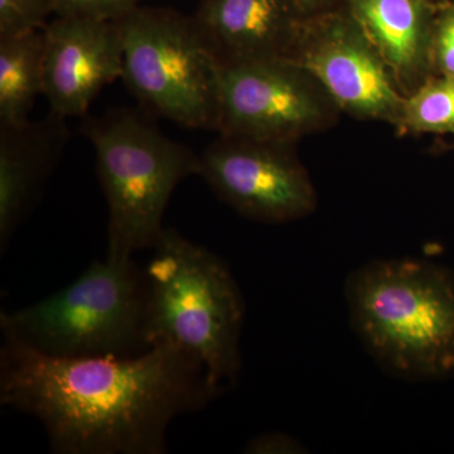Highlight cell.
<instances>
[{
    "instance_id": "6da1fadb",
    "label": "cell",
    "mask_w": 454,
    "mask_h": 454,
    "mask_svg": "<svg viewBox=\"0 0 454 454\" xmlns=\"http://www.w3.org/2000/svg\"><path fill=\"white\" fill-rule=\"evenodd\" d=\"M221 391L170 343L127 357H56L3 333L0 403L37 418L53 453H166L173 419Z\"/></svg>"
},
{
    "instance_id": "7a4b0ae2",
    "label": "cell",
    "mask_w": 454,
    "mask_h": 454,
    "mask_svg": "<svg viewBox=\"0 0 454 454\" xmlns=\"http://www.w3.org/2000/svg\"><path fill=\"white\" fill-rule=\"evenodd\" d=\"M351 325L385 372L409 381L454 373V273L426 260H376L346 283Z\"/></svg>"
},
{
    "instance_id": "3957f363",
    "label": "cell",
    "mask_w": 454,
    "mask_h": 454,
    "mask_svg": "<svg viewBox=\"0 0 454 454\" xmlns=\"http://www.w3.org/2000/svg\"><path fill=\"white\" fill-rule=\"evenodd\" d=\"M146 267L145 343H170L197 358L217 389L240 370L245 304L225 262L164 229Z\"/></svg>"
},
{
    "instance_id": "277c9868",
    "label": "cell",
    "mask_w": 454,
    "mask_h": 454,
    "mask_svg": "<svg viewBox=\"0 0 454 454\" xmlns=\"http://www.w3.org/2000/svg\"><path fill=\"white\" fill-rule=\"evenodd\" d=\"M85 136L109 208L106 258L125 262L153 249L166 229L164 212L176 188L199 176L200 155L131 110L90 119Z\"/></svg>"
},
{
    "instance_id": "5b68a950",
    "label": "cell",
    "mask_w": 454,
    "mask_h": 454,
    "mask_svg": "<svg viewBox=\"0 0 454 454\" xmlns=\"http://www.w3.org/2000/svg\"><path fill=\"white\" fill-rule=\"evenodd\" d=\"M146 278L133 259L95 260L46 300L2 312L0 328L56 357H127L145 348Z\"/></svg>"
},
{
    "instance_id": "8992f818",
    "label": "cell",
    "mask_w": 454,
    "mask_h": 454,
    "mask_svg": "<svg viewBox=\"0 0 454 454\" xmlns=\"http://www.w3.org/2000/svg\"><path fill=\"white\" fill-rule=\"evenodd\" d=\"M121 79L140 103L187 128H217L221 61L195 18L138 7L121 20Z\"/></svg>"
},
{
    "instance_id": "52a82bcc",
    "label": "cell",
    "mask_w": 454,
    "mask_h": 454,
    "mask_svg": "<svg viewBox=\"0 0 454 454\" xmlns=\"http://www.w3.org/2000/svg\"><path fill=\"white\" fill-rule=\"evenodd\" d=\"M284 59L303 68L351 115L400 125L405 98L348 9L301 18Z\"/></svg>"
},
{
    "instance_id": "ba28073f",
    "label": "cell",
    "mask_w": 454,
    "mask_h": 454,
    "mask_svg": "<svg viewBox=\"0 0 454 454\" xmlns=\"http://www.w3.org/2000/svg\"><path fill=\"white\" fill-rule=\"evenodd\" d=\"M325 97L309 73L286 59L223 64L216 129L223 136L288 145L325 124Z\"/></svg>"
},
{
    "instance_id": "9c48e42d",
    "label": "cell",
    "mask_w": 454,
    "mask_h": 454,
    "mask_svg": "<svg viewBox=\"0 0 454 454\" xmlns=\"http://www.w3.org/2000/svg\"><path fill=\"white\" fill-rule=\"evenodd\" d=\"M286 143L223 136L200 154L199 176L249 219L283 223L309 216L317 196Z\"/></svg>"
},
{
    "instance_id": "30bf717a",
    "label": "cell",
    "mask_w": 454,
    "mask_h": 454,
    "mask_svg": "<svg viewBox=\"0 0 454 454\" xmlns=\"http://www.w3.org/2000/svg\"><path fill=\"white\" fill-rule=\"evenodd\" d=\"M43 40V97L59 118L85 115L101 90L121 77L118 20L56 16Z\"/></svg>"
},
{
    "instance_id": "8fae6325",
    "label": "cell",
    "mask_w": 454,
    "mask_h": 454,
    "mask_svg": "<svg viewBox=\"0 0 454 454\" xmlns=\"http://www.w3.org/2000/svg\"><path fill=\"white\" fill-rule=\"evenodd\" d=\"M193 18L230 64L286 59L303 16L293 0H202Z\"/></svg>"
},
{
    "instance_id": "7c38bea8",
    "label": "cell",
    "mask_w": 454,
    "mask_h": 454,
    "mask_svg": "<svg viewBox=\"0 0 454 454\" xmlns=\"http://www.w3.org/2000/svg\"><path fill=\"white\" fill-rule=\"evenodd\" d=\"M65 119L51 114L46 121L23 127H0V249L37 202L46 179L67 139Z\"/></svg>"
},
{
    "instance_id": "4fadbf2b",
    "label": "cell",
    "mask_w": 454,
    "mask_h": 454,
    "mask_svg": "<svg viewBox=\"0 0 454 454\" xmlns=\"http://www.w3.org/2000/svg\"><path fill=\"white\" fill-rule=\"evenodd\" d=\"M397 83L411 89L430 61L432 0H342Z\"/></svg>"
},
{
    "instance_id": "5bb4252c",
    "label": "cell",
    "mask_w": 454,
    "mask_h": 454,
    "mask_svg": "<svg viewBox=\"0 0 454 454\" xmlns=\"http://www.w3.org/2000/svg\"><path fill=\"white\" fill-rule=\"evenodd\" d=\"M43 29L0 38V127L29 122L35 98L43 95Z\"/></svg>"
},
{
    "instance_id": "9a60e30c",
    "label": "cell",
    "mask_w": 454,
    "mask_h": 454,
    "mask_svg": "<svg viewBox=\"0 0 454 454\" xmlns=\"http://www.w3.org/2000/svg\"><path fill=\"white\" fill-rule=\"evenodd\" d=\"M400 127L415 133L454 134V76H442L405 98Z\"/></svg>"
},
{
    "instance_id": "2e32d148",
    "label": "cell",
    "mask_w": 454,
    "mask_h": 454,
    "mask_svg": "<svg viewBox=\"0 0 454 454\" xmlns=\"http://www.w3.org/2000/svg\"><path fill=\"white\" fill-rule=\"evenodd\" d=\"M51 14L52 0H0V38L42 31Z\"/></svg>"
},
{
    "instance_id": "e0dca14e",
    "label": "cell",
    "mask_w": 454,
    "mask_h": 454,
    "mask_svg": "<svg viewBox=\"0 0 454 454\" xmlns=\"http://www.w3.org/2000/svg\"><path fill=\"white\" fill-rule=\"evenodd\" d=\"M430 59L443 76H454V3H435Z\"/></svg>"
},
{
    "instance_id": "ac0fdd59",
    "label": "cell",
    "mask_w": 454,
    "mask_h": 454,
    "mask_svg": "<svg viewBox=\"0 0 454 454\" xmlns=\"http://www.w3.org/2000/svg\"><path fill=\"white\" fill-rule=\"evenodd\" d=\"M140 0H52L56 16L119 20L139 7Z\"/></svg>"
},
{
    "instance_id": "d6986e66",
    "label": "cell",
    "mask_w": 454,
    "mask_h": 454,
    "mask_svg": "<svg viewBox=\"0 0 454 454\" xmlns=\"http://www.w3.org/2000/svg\"><path fill=\"white\" fill-rule=\"evenodd\" d=\"M303 447L295 439L279 432L265 433L254 438L245 452L250 454L303 453Z\"/></svg>"
},
{
    "instance_id": "ffe728a7",
    "label": "cell",
    "mask_w": 454,
    "mask_h": 454,
    "mask_svg": "<svg viewBox=\"0 0 454 454\" xmlns=\"http://www.w3.org/2000/svg\"><path fill=\"white\" fill-rule=\"evenodd\" d=\"M333 0H293L301 16H310L325 11Z\"/></svg>"
},
{
    "instance_id": "44dd1931",
    "label": "cell",
    "mask_w": 454,
    "mask_h": 454,
    "mask_svg": "<svg viewBox=\"0 0 454 454\" xmlns=\"http://www.w3.org/2000/svg\"><path fill=\"white\" fill-rule=\"evenodd\" d=\"M432 2L437 3V2H435V0H432Z\"/></svg>"
}]
</instances>
